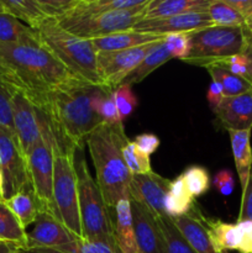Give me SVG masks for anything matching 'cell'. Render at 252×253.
Returning <instances> with one entry per match:
<instances>
[{
	"label": "cell",
	"mask_w": 252,
	"mask_h": 253,
	"mask_svg": "<svg viewBox=\"0 0 252 253\" xmlns=\"http://www.w3.org/2000/svg\"><path fill=\"white\" fill-rule=\"evenodd\" d=\"M74 163L78 182L79 212L83 237L89 240L114 237L113 215L106 205L98 183L89 172L83 148L76 150Z\"/></svg>",
	"instance_id": "8992f818"
},
{
	"label": "cell",
	"mask_w": 252,
	"mask_h": 253,
	"mask_svg": "<svg viewBox=\"0 0 252 253\" xmlns=\"http://www.w3.org/2000/svg\"><path fill=\"white\" fill-rule=\"evenodd\" d=\"M113 89L74 78L31 100L44 114L52 132L76 148L103 123L99 106Z\"/></svg>",
	"instance_id": "6da1fadb"
},
{
	"label": "cell",
	"mask_w": 252,
	"mask_h": 253,
	"mask_svg": "<svg viewBox=\"0 0 252 253\" xmlns=\"http://www.w3.org/2000/svg\"><path fill=\"white\" fill-rule=\"evenodd\" d=\"M207 98L211 110H215L221 104V101L224 100V93H222L221 85L219 83H216V82H211L209 85V89H208Z\"/></svg>",
	"instance_id": "7dc6e473"
},
{
	"label": "cell",
	"mask_w": 252,
	"mask_h": 253,
	"mask_svg": "<svg viewBox=\"0 0 252 253\" xmlns=\"http://www.w3.org/2000/svg\"><path fill=\"white\" fill-rule=\"evenodd\" d=\"M52 212L42 210L35 221L34 229L27 232V252H43L71 244L76 240Z\"/></svg>",
	"instance_id": "5bb4252c"
},
{
	"label": "cell",
	"mask_w": 252,
	"mask_h": 253,
	"mask_svg": "<svg viewBox=\"0 0 252 253\" xmlns=\"http://www.w3.org/2000/svg\"><path fill=\"white\" fill-rule=\"evenodd\" d=\"M127 142L124 123H101L85 141L95 168V180L110 210L120 200L130 199L128 188L132 174L123 156V148Z\"/></svg>",
	"instance_id": "3957f363"
},
{
	"label": "cell",
	"mask_w": 252,
	"mask_h": 253,
	"mask_svg": "<svg viewBox=\"0 0 252 253\" xmlns=\"http://www.w3.org/2000/svg\"><path fill=\"white\" fill-rule=\"evenodd\" d=\"M5 9H4V5H2V1L0 0V12H4Z\"/></svg>",
	"instance_id": "816d5d0a"
},
{
	"label": "cell",
	"mask_w": 252,
	"mask_h": 253,
	"mask_svg": "<svg viewBox=\"0 0 252 253\" xmlns=\"http://www.w3.org/2000/svg\"><path fill=\"white\" fill-rule=\"evenodd\" d=\"M123 156L125 160L126 166L132 175L145 174V173L152 172L151 168L150 156L145 155L136 147L133 141L128 140V142L124 146Z\"/></svg>",
	"instance_id": "d590c367"
},
{
	"label": "cell",
	"mask_w": 252,
	"mask_h": 253,
	"mask_svg": "<svg viewBox=\"0 0 252 253\" xmlns=\"http://www.w3.org/2000/svg\"><path fill=\"white\" fill-rule=\"evenodd\" d=\"M51 253H53V252H51Z\"/></svg>",
	"instance_id": "11a10c76"
},
{
	"label": "cell",
	"mask_w": 252,
	"mask_h": 253,
	"mask_svg": "<svg viewBox=\"0 0 252 253\" xmlns=\"http://www.w3.org/2000/svg\"><path fill=\"white\" fill-rule=\"evenodd\" d=\"M0 198H4V183H2V175L0 172Z\"/></svg>",
	"instance_id": "f907efd6"
},
{
	"label": "cell",
	"mask_w": 252,
	"mask_h": 253,
	"mask_svg": "<svg viewBox=\"0 0 252 253\" xmlns=\"http://www.w3.org/2000/svg\"><path fill=\"white\" fill-rule=\"evenodd\" d=\"M182 174L184 178L185 185H187L190 195L194 199L198 197H202L209 190L210 175L205 167L198 165L189 166Z\"/></svg>",
	"instance_id": "e575fe53"
},
{
	"label": "cell",
	"mask_w": 252,
	"mask_h": 253,
	"mask_svg": "<svg viewBox=\"0 0 252 253\" xmlns=\"http://www.w3.org/2000/svg\"><path fill=\"white\" fill-rule=\"evenodd\" d=\"M214 187L216 188V190L221 195L227 197V195L231 194L234 192L235 187V180L232 173L227 169H222L217 172L214 177Z\"/></svg>",
	"instance_id": "ee69618b"
},
{
	"label": "cell",
	"mask_w": 252,
	"mask_h": 253,
	"mask_svg": "<svg viewBox=\"0 0 252 253\" xmlns=\"http://www.w3.org/2000/svg\"><path fill=\"white\" fill-rule=\"evenodd\" d=\"M37 111L41 124V138L27 156V167L35 194L43 209L53 214V133L44 114L39 109Z\"/></svg>",
	"instance_id": "ba28073f"
},
{
	"label": "cell",
	"mask_w": 252,
	"mask_h": 253,
	"mask_svg": "<svg viewBox=\"0 0 252 253\" xmlns=\"http://www.w3.org/2000/svg\"><path fill=\"white\" fill-rule=\"evenodd\" d=\"M4 200L25 230L30 225L35 224L40 212L44 210L41 202L35 194L32 185H29L27 188L22 189L21 192L16 193L11 198Z\"/></svg>",
	"instance_id": "d4e9b609"
},
{
	"label": "cell",
	"mask_w": 252,
	"mask_h": 253,
	"mask_svg": "<svg viewBox=\"0 0 252 253\" xmlns=\"http://www.w3.org/2000/svg\"><path fill=\"white\" fill-rule=\"evenodd\" d=\"M114 98H115L116 108L120 114L121 121H125L138 106V99L133 93L132 86L127 84H120L114 89Z\"/></svg>",
	"instance_id": "8d00e7d4"
},
{
	"label": "cell",
	"mask_w": 252,
	"mask_h": 253,
	"mask_svg": "<svg viewBox=\"0 0 252 253\" xmlns=\"http://www.w3.org/2000/svg\"><path fill=\"white\" fill-rule=\"evenodd\" d=\"M163 39L165 36L136 31L132 29L111 34L109 36L100 37V39H94L91 41H93L96 52L99 53V52H118L135 48V47L143 46V44L151 43V42L161 41Z\"/></svg>",
	"instance_id": "ffe728a7"
},
{
	"label": "cell",
	"mask_w": 252,
	"mask_h": 253,
	"mask_svg": "<svg viewBox=\"0 0 252 253\" xmlns=\"http://www.w3.org/2000/svg\"><path fill=\"white\" fill-rule=\"evenodd\" d=\"M158 42L160 41L151 42L124 51L99 52L98 71L104 86L114 90L116 86L120 85L124 79L143 61Z\"/></svg>",
	"instance_id": "8fae6325"
},
{
	"label": "cell",
	"mask_w": 252,
	"mask_h": 253,
	"mask_svg": "<svg viewBox=\"0 0 252 253\" xmlns=\"http://www.w3.org/2000/svg\"><path fill=\"white\" fill-rule=\"evenodd\" d=\"M11 105L15 136L22 153L27 158L35 143L41 138L39 111L27 94L14 85L11 89Z\"/></svg>",
	"instance_id": "7c38bea8"
},
{
	"label": "cell",
	"mask_w": 252,
	"mask_h": 253,
	"mask_svg": "<svg viewBox=\"0 0 252 253\" xmlns=\"http://www.w3.org/2000/svg\"><path fill=\"white\" fill-rule=\"evenodd\" d=\"M170 57V53L168 52L167 47H166L165 39L162 41L158 42L155 47L152 48V51L147 54V56L143 58V61L126 77L123 81L121 84H127V85L132 86L133 84H137L140 82H142L146 77L150 76L152 72H155L156 69L160 68L161 66H163L165 63H167Z\"/></svg>",
	"instance_id": "f546056e"
},
{
	"label": "cell",
	"mask_w": 252,
	"mask_h": 253,
	"mask_svg": "<svg viewBox=\"0 0 252 253\" xmlns=\"http://www.w3.org/2000/svg\"><path fill=\"white\" fill-rule=\"evenodd\" d=\"M7 14L25 22L31 29L37 30L48 17L40 9L37 0H1Z\"/></svg>",
	"instance_id": "4dcf8cb0"
},
{
	"label": "cell",
	"mask_w": 252,
	"mask_h": 253,
	"mask_svg": "<svg viewBox=\"0 0 252 253\" xmlns=\"http://www.w3.org/2000/svg\"><path fill=\"white\" fill-rule=\"evenodd\" d=\"M244 19L246 29L252 32V0H227Z\"/></svg>",
	"instance_id": "f6af8a7d"
},
{
	"label": "cell",
	"mask_w": 252,
	"mask_h": 253,
	"mask_svg": "<svg viewBox=\"0 0 252 253\" xmlns=\"http://www.w3.org/2000/svg\"><path fill=\"white\" fill-rule=\"evenodd\" d=\"M0 241L7 242L27 252V232L21 226L17 217L10 210L4 199L0 198Z\"/></svg>",
	"instance_id": "484cf974"
},
{
	"label": "cell",
	"mask_w": 252,
	"mask_h": 253,
	"mask_svg": "<svg viewBox=\"0 0 252 253\" xmlns=\"http://www.w3.org/2000/svg\"><path fill=\"white\" fill-rule=\"evenodd\" d=\"M150 1L135 9L101 12L83 19H62L58 20L57 24L66 31L82 39H100L116 32L132 30L135 25L145 19L146 7Z\"/></svg>",
	"instance_id": "9c48e42d"
},
{
	"label": "cell",
	"mask_w": 252,
	"mask_h": 253,
	"mask_svg": "<svg viewBox=\"0 0 252 253\" xmlns=\"http://www.w3.org/2000/svg\"><path fill=\"white\" fill-rule=\"evenodd\" d=\"M156 220L165 240L166 253H195L179 231L177 225L174 224L172 217L166 215V216H157Z\"/></svg>",
	"instance_id": "d6a6232c"
},
{
	"label": "cell",
	"mask_w": 252,
	"mask_h": 253,
	"mask_svg": "<svg viewBox=\"0 0 252 253\" xmlns=\"http://www.w3.org/2000/svg\"><path fill=\"white\" fill-rule=\"evenodd\" d=\"M231 142L232 156L236 166L241 189H246L250 173L252 168V148H251V130L244 131H227Z\"/></svg>",
	"instance_id": "603a6c76"
},
{
	"label": "cell",
	"mask_w": 252,
	"mask_h": 253,
	"mask_svg": "<svg viewBox=\"0 0 252 253\" xmlns=\"http://www.w3.org/2000/svg\"><path fill=\"white\" fill-rule=\"evenodd\" d=\"M165 43L172 58L184 61L190 51L189 34H168L165 36Z\"/></svg>",
	"instance_id": "f35d334b"
},
{
	"label": "cell",
	"mask_w": 252,
	"mask_h": 253,
	"mask_svg": "<svg viewBox=\"0 0 252 253\" xmlns=\"http://www.w3.org/2000/svg\"><path fill=\"white\" fill-rule=\"evenodd\" d=\"M36 31L40 41L72 74L95 85H104L98 71V52L91 40L66 31L53 19L46 20Z\"/></svg>",
	"instance_id": "5b68a950"
},
{
	"label": "cell",
	"mask_w": 252,
	"mask_h": 253,
	"mask_svg": "<svg viewBox=\"0 0 252 253\" xmlns=\"http://www.w3.org/2000/svg\"><path fill=\"white\" fill-rule=\"evenodd\" d=\"M252 32L246 27L210 26L190 32V51L183 62L198 67L219 63L246 52Z\"/></svg>",
	"instance_id": "52a82bcc"
},
{
	"label": "cell",
	"mask_w": 252,
	"mask_h": 253,
	"mask_svg": "<svg viewBox=\"0 0 252 253\" xmlns=\"http://www.w3.org/2000/svg\"><path fill=\"white\" fill-rule=\"evenodd\" d=\"M211 0H151L145 19H167L189 12H207Z\"/></svg>",
	"instance_id": "44dd1931"
},
{
	"label": "cell",
	"mask_w": 252,
	"mask_h": 253,
	"mask_svg": "<svg viewBox=\"0 0 252 253\" xmlns=\"http://www.w3.org/2000/svg\"><path fill=\"white\" fill-rule=\"evenodd\" d=\"M241 230V247L240 253H252V221L237 222Z\"/></svg>",
	"instance_id": "bcb514c9"
},
{
	"label": "cell",
	"mask_w": 252,
	"mask_h": 253,
	"mask_svg": "<svg viewBox=\"0 0 252 253\" xmlns=\"http://www.w3.org/2000/svg\"><path fill=\"white\" fill-rule=\"evenodd\" d=\"M210 26H212V24L207 11L189 12V14L177 15L167 19L142 20L135 25L133 30L166 36L168 34H190Z\"/></svg>",
	"instance_id": "2e32d148"
},
{
	"label": "cell",
	"mask_w": 252,
	"mask_h": 253,
	"mask_svg": "<svg viewBox=\"0 0 252 253\" xmlns=\"http://www.w3.org/2000/svg\"><path fill=\"white\" fill-rule=\"evenodd\" d=\"M199 220L207 229L212 246L217 252L240 251L241 247V230L239 225L224 222L222 220L205 216L203 210L199 211Z\"/></svg>",
	"instance_id": "d6986e66"
},
{
	"label": "cell",
	"mask_w": 252,
	"mask_h": 253,
	"mask_svg": "<svg viewBox=\"0 0 252 253\" xmlns=\"http://www.w3.org/2000/svg\"><path fill=\"white\" fill-rule=\"evenodd\" d=\"M136 147L141 151L145 155L151 156L152 153H155L157 151V148L160 147L161 141L160 137L155 133H141V135H137L133 140Z\"/></svg>",
	"instance_id": "7bdbcfd3"
},
{
	"label": "cell",
	"mask_w": 252,
	"mask_h": 253,
	"mask_svg": "<svg viewBox=\"0 0 252 253\" xmlns=\"http://www.w3.org/2000/svg\"><path fill=\"white\" fill-rule=\"evenodd\" d=\"M16 247L12 246V245L0 241V253H12L16 251Z\"/></svg>",
	"instance_id": "681fc988"
},
{
	"label": "cell",
	"mask_w": 252,
	"mask_h": 253,
	"mask_svg": "<svg viewBox=\"0 0 252 253\" xmlns=\"http://www.w3.org/2000/svg\"><path fill=\"white\" fill-rule=\"evenodd\" d=\"M212 113L217 127L226 131L252 130V91L224 98Z\"/></svg>",
	"instance_id": "e0dca14e"
},
{
	"label": "cell",
	"mask_w": 252,
	"mask_h": 253,
	"mask_svg": "<svg viewBox=\"0 0 252 253\" xmlns=\"http://www.w3.org/2000/svg\"><path fill=\"white\" fill-rule=\"evenodd\" d=\"M195 203L185 185L183 174L178 175L174 180H170L169 192L166 198V212L169 217L175 219L187 215Z\"/></svg>",
	"instance_id": "f1b7e54d"
},
{
	"label": "cell",
	"mask_w": 252,
	"mask_h": 253,
	"mask_svg": "<svg viewBox=\"0 0 252 253\" xmlns=\"http://www.w3.org/2000/svg\"><path fill=\"white\" fill-rule=\"evenodd\" d=\"M241 221H252V168L246 189L242 192L241 207H240L239 217H237V222Z\"/></svg>",
	"instance_id": "b9f144b4"
},
{
	"label": "cell",
	"mask_w": 252,
	"mask_h": 253,
	"mask_svg": "<svg viewBox=\"0 0 252 253\" xmlns=\"http://www.w3.org/2000/svg\"><path fill=\"white\" fill-rule=\"evenodd\" d=\"M0 172L4 183V198L9 199L31 184L27 158L16 136L0 128Z\"/></svg>",
	"instance_id": "30bf717a"
},
{
	"label": "cell",
	"mask_w": 252,
	"mask_h": 253,
	"mask_svg": "<svg viewBox=\"0 0 252 253\" xmlns=\"http://www.w3.org/2000/svg\"><path fill=\"white\" fill-rule=\"evenodd\" d=\"M0 58L30 100L77 78L42 43H0Z\"/></svg>",
	"instance_id": "7a4b0ae2"
},
{
	"label": "cell",
	"mask_w": 252,
	"mask_h": 253,
	"mask_svg": "<svg viewBox=\"0 0 252 253\" xmlns=\"http://www.w3.org/2000/svg\"><path fill=\"white\" fill-rule=\"evenodd\" d=\"M204 68L210 74L212 82H216L221 85L224 98H231V96H237L252 91L251 82L239 76H235L222 63H212L205 66Z\"/></svg>",
	"instance_id": "83f0119b"
},
{
	"label": "cell",
	"mask_w": 252,
	"mask_h": 253,
	"mask_svg": "<svg viewBox=\"0 0 252 253\" xmlns=\"http://www.w3.org/2000/svg\"><path fill=\"white\" fill-rule=\"evenodd\" d=\"M53 253H121L114 237L104 239H76L71 244L56 247Z\"/></svg>",
	"instance_id": "1f68e13d"
},
{
	"label": "cell",
	"mask_w": 252,
	"mask_h": 253,
	"mask_svg": "<svg viewBox=\"0 0 252 253\" xmlns=\"http://www.w3.org/2000/svg\"><path fill=\"white\" fill-rule=\"evenodd\" d=\"M53 133V132H52ZM73 145L53 133V215L77 239H83Z\"/></svg>",
	"instance_id": "277c9868"
},
{
	"label": "cell",
	"mask_w": 252,
	"mask_h": 253,
	"mask_svg": "<svg viewBox=\"0 0 252 253\" xmlns=\"http://www.w3.org/2000/svg\"><path fill=\"white\" fill-rule=\"evenodd\" d=\"M222 253H229V252H222Z\"/></svg>",
	"instance_id": "db71d44e"
},
{
	"label": "cell",
	"mask_w": 252,
	"mask_h": 253,
	"mask_svg": "<svg viewBox=\"0 0 252 253\" xmlns=\"http://www.w3.org/2000/svg\"><path fill=\"white\" fill-rule=\"evenodd\" d=\"M12 85L0 77V128L15 135L11 105Z\"/></svg>",
	"instance_id": "74e56055"
},
{
	"label": "cell",
	"mask_w": 252,
	"mask_h": 253,
	"mask_svg": "<svg viewBox=\"0 0 252 253\" xmlns=\"http://www.w3.org/2000/svg\"><path fill=\"white\" fill-rule=\"evenodd\" d=\"M77 0H37L40 9L48 19L59 20L66 16L73 6Z\"/></svg>",
	"instance_id": "ab89813d"
},
{
	"label": "cell",
	"mask_w": 252,
	"mask_h": 253,
	"mask_svg": "<svg viewBox=\"0 0 252 253\" xmlns=\"http://www.w3.org/2000/svg\"><path fill=\"white\" fill-rule=\"evenodd\" d=\"M0 77H1L5 82H7L9 84H11V85L16 86L17 88V83H16V81H15L14 76H12L11 72L9 71V68H7L4 63H2L1 58H0Z\"/></svg>",
	"instance_id": "c3c4849f"
},
{
	"label": "cell",
	"mask_w": 252,
	"mask_h": 253,
	"mask_svg": "<svg viewBox=\"0 0 252 253\" xmlns=\"http://www.w3.org/2000/svg\"><path fill=\"white\" fill-rule=\"evenodd\" d=\"M199 211L200 205L195 200L192 209L187 215L175 217L173 221L195 253H220L212 246L207 229L199 220Z\"/></svg>",
	"instance_id": "ac0fdd59"
},
{
	"label": "cell",
	"mask_w": 252,
	"mask_h": 253,
	"mask_svg": "<svg viewBox=\"0 0 252 253\" xmlns=\"http://www.w3.org/2000/svg\"><path fill=\"white\" fill-rule=\"evenodd\" d=\"M137 253H166L165 240L156 216L141 203L130 199Z\"/></svg>",
	"instance_id": "9a60e30c"
},
{
	"label": "cell",
	"mask_w": 252,
	"mask_h": 253,
	"mask_svg": "<svg viewBox=\"0 0 252 253\" xmlns=\"http://www.w3.org/2000/svg\"><path fill=\"white\" fill-rule=\"evenodd\" d=\"M170 180L152 170L145 174L132 175L130 182V199L145 205L156 217L166 216V198L169 192Z\"/></svg>",
	"instance_id": "4fadbf2b"
},
{
	"label": "cell",
	"mask_w": 252,
	"mask_h": 253,
	"mask_svg": "<svg viewBox=\"0 0 252 253\" xmlns=\"http://www.w3.org/2000/svg\"><path fill=\"white\" fill-rule=\"evenodd\" d=\"M37 41L40 37L36 30L6 11L0 12V43H34Z\"/></svg>",
	"instance_id": "4316f807"
},
{
	"label": "cell",
	"mask_w": 252,
	"mask_h": 253,
	"mask_svg": "<svg viewBox=\"0 0 252 253\" xmlns=\"http://www.w3.org/2000/svg\"><path fill=\"white\" fill-rule=\"evenodd\" d=\"M12 253H25V252H24V251H21V250H16V251L12 252Z\"/></svg>",
	"instance_id": "f5cc1de1"
},
{
	"label": "cell",
	"mask_w": 252,
	"mask_h": 253,
	"mask_svg": "<svg viewBox=\"0 0 252 253\" xmlns=\"http://www.w3.org/2000/svg\"><path fill=\"white\" fill-rule=\"evenodd\" d=\"M148 1L150 0H77L73 9L62 19H83L101 12L135 9L147 4Z\"/></svg>",
	"instance_id": "cb8c5ba5"
},
{
	"label": "cell",
	"mask_w": 252,
	"mask_h": 253,
	"mask_svg": "<svg viewBox=\"0 0 252 253\" xmlns=\"http://www.w3.org/2000/svg\"><path fill=\"white\" fill-rule=\"evenodd\" d=\"M208 14L212 26L246 27L241 15L227 2V0H211Z\"/></svg>",
	"instance_id": "836d02e7"
},
{
	"label": "cell",
	"mask_w": 252,
	"mask_h": 253,
	"mask_svg": "<svg viewBox=\"0 0 252 253\" xmlns=\"http://www.w3.org/2000/svg\"><path fill=\"white\" fill-rule=\"evenodd\" d=\"M99 116L101 118L103 123L106 124H118L123 123L120 119L118 108H116L115 98H114V90H110L103 99L99 106Z\"/></svg>",
	"instance_id": "60d3db41"
},
{
	"label": "cell",
	"mask_w": 252,
	"mask_h": 253,
	"mask_svg": "<svg viewBox=\"0 0 252 253\" xmlns=\"http://www.w3.org/2000/svg\"><path fill=\"white\" fill-rule=\"evenodd\" d=\"M114 237L121 253H137L130 199H123L114 208Z\"/></svg>",
	"instance_id": "7402d4cb"
}]
</instances>
